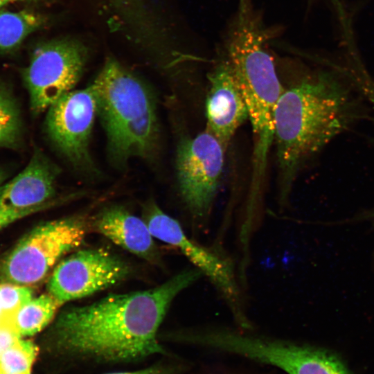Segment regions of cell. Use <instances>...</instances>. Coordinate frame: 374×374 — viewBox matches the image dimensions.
Masks as SVG:
<instances>
[{
    "instance_id": "obj_21",
    "label": "cell",
    "mask_w": 374,
    "mask_h": 374,
    "mask_svg": "<svg viewBox=\"0 0 374 374\" xmlns=\"http://www.w3.org/2000/svg\"><path fill=\"white\" fill-rule=\"evenodd\" d=\"M33 213L32 211H18L0 206V229Z\"/></svg>"
},
{
    "instance_id": "obj_9",
    "label": "cell",
    "mask_w": 374,
    "mask_h": 374,
    "mask_svg": "<svg viewBox=\"0 0 374 374\" xmlns=\"http://www.w3.org/2000/svg\"><path fill=\"white\" fill-rule=\"evenodd\" d=\"M233 350L238 357L286 374H350L344 362L329 350L253 331L238 335Z\"/></svg>"
},
{
    "instance_id": "obj_26",
    "label": "cell",
    "mask_w": 374,
    "mask_h": 374,
    "mask_svg": "<svg viewBox=\"0 0 374 374\" xmlns=\"http://www.w3.org/2000/svg\"><path fill=\"white\" fill-rule=\"evenodd\" d=\"M24 374H30V373H24Z\"/></svg>"
},
{
    "instance_id": "obj_22",
    "label": "cell",
    "mask_w": 374,
    "mask_h": 374,
    "mask_svg": "<svg viewBox=\"0 0 374 374\" xmlns=\"http://www.w3.org/2000/svg\"><path fill=\"white\" fill-rule=\"evenodd\" d=\"M170 370L161 367H152L136 372H121L107 374H170Z\"/></svg>"
},
{
    "instance_id": "obj_13",
    "label": "cell",
    "mask_w": 374,
    "mask_h": 374,
    "mask_svg": "<svg viewBox=\"0 0 374 374\" xmlns=\"http://www.w3.org/2000/svg\"><path fill=\"white\" fill-rule=\"evenodd\" d=\"M60 173L55 163L36 150L21 172L0 186V206L33 213L42 209L54 196Z\"/></svg>"
},
{
    "instance_id": "obj_10",
    "label": "cell",
    "mask_w": 374,
    "mask_h": 374,
    "mask_svg": "<svg viewBox=\"0 0 374 374\" xmlns=\"http://www.w3.org/2000/svg\"><path fill=\"white\" fill-rule=\"evenodd\" d=\"M47 111L45 129L54 148L75 169L93 172L89 144L97 105L91 85L65 93Z\"/></svg>"
},
{
    "instance_id": "obj_7",
    "label": "cell",
    "mask_w": 374,
    "mask_h": 374,
    "mask_svg": "<svg viewBox=\"0 0 374 374\" xmlns=\"http://www.w3.org/2000/svg\"><path fill=\"white\" fill-rule=\"evenodd\" d=\"M225 150L207 130L194 137L182 139L177 145L175 162L179 193L197 224L206 220L211 212Z\"/></svg>"
},
{
    "instance_id": "obj_2",
    "label": "cell",
    "mask_w": 374,
    "mask_h": 374,
    "mask_svg": "<svg viewBox=\"0 0 374 374\" xmlns=\"http://www.w3.org/2000/svg\"><path fill=\"white\" fill-rule=\"evenodd\" d=\"M364 101L346 69L336 65L308 71L283 90L274 121L282 197L307 161L364 116Z\"/></svg>"
},
{
    "instance_id": "obj_17",
    "label": "cell",
    "mask_w": 374,
    "mask_h": 374,
    "mask_svg": "<svg viewBox=\"0 0 374 374\" xmlns=\"http://www.w3.org/2000/svg\"><path fill=\"white\" fill-rule=\"evenodd\" d=\"M18 106L8 90L0 84V146L15 145L21 134Z\"/></svg>"
},
{
    "instance_id": "obj_25",
    "label": "cell",
    "mask_w": 374,
    "mask_h": 374,
    "mask_svg": "<svg viewBox=\"0 0 374 374\" xmlns=\"http://www.w3.org/2000/svg\"><path fill=\"white\" fill-rule=\"evenodd\" d=\"M8 321H10V320L8 319L7 318H6L2 314L1 312H0V325L6 323V322H8Z\"/></svg>"
},
{
    "instance_id": "obj_8",
    "label": "cell",
    "mask_w": 374,
    "mask_h": 374,
    "mask_svg": "<svg viewBox=\"0 0 374 374\" xmlns=\"http://www.w3.org/2000/svg\"><path fill=\"white\" fill-rule=\"evenodd\" d=\"M87 51L74 39L53 40L37 47L24 71L30 107L35 114L47 110L78 84Z\"/></svg>"
},
{
    "instance_id": "obj_20",
    "label": "cell",
    "mask_w": 374,
    "mask_h": 374,
    "mask_svg": "<svg viewBox=\"0 0 374 374\" xmlns=\"http://www.w3.org/2000/svg\"><path fill=\"white\" fill-rule=\"evenodd\" d=\"M21 338L11 321L0 325V357L10 346Z\"/></svg>"
},
{
    "instance_id": "obj_18",
    "label": "cell",
    "mask_w": 374,
    "mask_h": 374,
    "mask_svg": "<svg viewBox=\"0 0 374 374\" xmlns=\"http://www.w3.org/2000/svg\"><path fill=\"white\" fill-rule=\"evenodd\" d=\"M37 350L32 341L18 339L0 357V374L30 373Z\"/></svg>"
},
{
    "instance_id": "obj_23",
    "label": "cell",
    "mask_w": 374,
    "mask_h": 374,
    "mask_svg": "<svg viewBox=\"0 0 374 374\" xmlns=\"http://www.w3.org/2000/svg\"><path fill=\"white\" fill-rule=\"evenodd\" d=\"M19 1H26V0H0V8L4 6L5 5Z\"/></svg>"
},
{
    "instance_id": "obj_16",
    "label": "cell",
    "mask_w": 374,
    "mask_h": 374,
    "mask_svg": "<svg viewBox=\"0 0 374 374\" xmlns=\"http://www.w3.org/2000/svg\"><path fill=\"white\" fill-rule=\"evenodd\" d=\"M43 23V17L33 12L0 10V53L15 48Z\"/></svg>"
},
{
    "instance_id": "obj_4",
    "label": "cell",
    "mask_w": 374,
    "mask_h": 374,
    "mask_svg": "<svg viewBox=\"0 0 374 374\" xmlns=\"http://www.w3.org/2000/svg\"><path fill=\"white\" fill-rule=\"evenodd\" d=\"M267 32L253 16L236 19L225 41L229 62L243 96L253 138V174L251 194L257 195L268 154L274 142L276 105L283 89L266 49Z\"/></svg>"
},
{
    "instance_id": "obj_11",
    "label": "cell",
    "mask_w": 374,
    "mask_h": 374,
    "mask_svg": "<svg viewBox=\"0 0 374 374\" xmlns=\"http://www.w3.org/2000/svg\"><path fill=\"white\" fill-rule=\"evenodd\" d=\"M130 272L129 266L109 251L80 250L57 265L47 290L62 305L111 287L123 280Z\"/></svg>"
},
{
    "instance_id": "obj_15",
    "label": "cell",
    "mask_w": 374,
    "mask_h": 374,
    "mask_svg": "<svg viewBox=\"0 0 374 374\" xmlns=\"http://www.w3.org/2000/svg\"><path fill=\"white\" fill-rule=\"evenodd\" d=\"M61 305L51 294L32 299L12 318L11 323L20 336H32L44 328Z\"/></svg>"
},
{
    "instance_id": "obj_12",
    "label": "cell",
    "mask_w": 374,
    "mask_h": 374,
    "mask_svg": "<svg viewBox=\"0 0 374 374\" xmlns=\"http://www.w3.org/2000/svg\"><path fill=\"white\" fill-rule=\"evenodd\" d=\"M206 100V129L226 150L239 127L249 118L247 108L233 69L220 61L209 75Z\"/></svg>"
},
{
    "instance_id": "obj_6",
    "label": "cell",
    "mask_w": 374,
    "mask_h": 374,
    "mask_svg": "<svg viewBox=\"0 0 374 374\" xmlns=\"http://www.w3.org/2000/svg\"><path fill=\"white\" fill-rule=\"evenodd\" d=\"M144 221L153 237L178 248L209 279L225 301L240 328L253 329L245 312L233 260L218 250L189 238L178 221L163 212L155 204L148 206Z\"/></svg>"
},
{
    "instance_id": "obj_19",
    "label": "cell",
    "mask_w": 374,
    "mask_h": 374,
    "mask_svg": "<svg viewBox=\"0 0 374 374\" xmlns=\"http://www.w3.org/2000/svg\"><path fill=\"white\" fill-rule=\"evenodd\" d=\"M33 296V290L28 285L10 283H0V312L8 319L12 317Z\"/></svg>"
},
{
    "instance_id": "obj_24",
    "label": "cell",
    "mask_w": 374,
    "mask_h": 374,
    "mask_svg": "<svg viewBox=\"0 0 374 374\" xmlns=\"http://www.w3.org/2000/svg\"><path fill=\"white\" fill-rule=\"evenodd\" d=\"M6 179V174L3 170L0 169V186L2 184L3 181Z\"/></svg>"
},
{
    "instance_id": "obj_3",
    "label": "cell",
    "mask_w": 374,
    "mask_h": 374,
    "mask_svg": "<svg viewBox=\"0 0 374 374\" xmlns=\"http://www.w3.org/2000/svg\"><path fill=\"white\" fill-rule=\"evenodd\" d=\"M91 85L113 163L123 167L133 158L152 159L160 130L155 99L146 84L108 58Z\"/></svg>"
},
{
    "instance_id": "obj_5",
    "label": "cell",
    "mask_w": 374,
    "mask_h": 374,
    "mask_svg": "<svg viewBox=\"0 0 374 374\" xmlns=\"http://www.w3.org/2000/svg\"><path fill=\"white\" fill-rule=\"evenodd\" d=\"M80 217L39 224L26 234L0 264V280L30 285L42 280L65 253L78 248L86 235Z\"/></svg>"
},
{
    "instance_id": "obj_1",
    "label": "cell",
    "mask_w": 374,
    "mask_h": 374,
    "mask_svg": "<svg viewBox=\"0 0 374 374\" xmlns=\"http://www.w3.org/2000/svg\"><path fill=\"white\" fill-rule=\"evenodd\" d=\"M202 276L195 267L186 269L148 290L66 308L53 326V341L69 352L109 359L163 353L157 337L161 323L175 298Z\"/></svg>"
},
{
    "instance_id": "obj_14",
    "label": "cell",
    "mask_w": 374,
    "mask_h": 374,
    "mask_svg": "<svg viewBox=\"0 0 374 374\" xmlns=\"http://www.w3.org/2000/svg\"><path fill=\"white\" fill-rule=\"evenodd\" d=\"M97 231L116 244L151 262L158 251L145 222L120 207H112L98 217Z\"/></svg>"
}]
</instances>
